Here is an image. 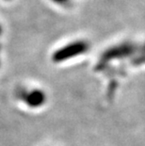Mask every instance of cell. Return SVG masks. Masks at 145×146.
<instances>
[{
	"instance_id": "obj_2",
	"label": "cell",
	"mask_w": 145,
	"mask_h": 146,
	"mask_svg": "<svg viewBox=\"0 0 145 146\" xmlns=\"http://www.w3.org/2000/svg\"><path fill=\"white\" fill-rule=\"evenodd\" d=\"M17 96L30 108H39L44 104L46 96L41 90L26 91V89H20L17 91Z\"/></svg>"
},
{
	"instance_id": "obj_1",
	"label": "cell",
	"mask_w": 145,
	"mask_h": 146,
	"mask_svg": "<svg viewBox=\"0 0 145 146\" xmlns=\"http://www.w3.org/2000/svg\"><path fill=\"white\" fill-rule=\"evenodd\" d=\"M88 44L84 42H73L55 52L52 56V60L54 62H62V61L70 60L73 57L84 54L85 52L88 51Z\"/></svg>"
}]
</instances>
